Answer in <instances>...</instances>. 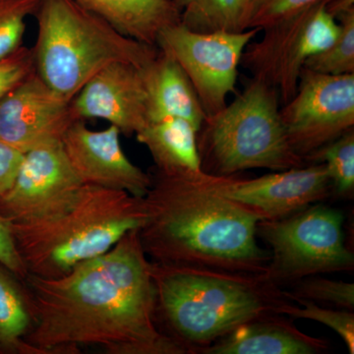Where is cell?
<instances>
[{
	"label": "cell",
	"instance_id": "6da1fadb",
	"mask_svg": "<svg viewBox=\"0 0 354 354\" xmlns=\"http://www.w3.org/2000/svg\"><path fill=\"white\" fill-rule=\"evenodd\" d=\"M34 324L27 342L38 354H186L158 330L152 261L138 230L108 252L79 263L64 276L28 274Z\"/></svg>",
	"mask_w": 354,
	"mask_h": 354
},
{
	"label": "cell",
	"instance_id": "7a4b0ae2",
	"mask_svg": "<svg viewBox=\"0 0 354 354\" xmlns=\"http://www.w3.org/2000/svg\"><path fill=\"white\" fill-rule=\"evenodd\" d=\"M201 172L151 174L138 230L152 262L264 274L269 251L257 242L260 216L209 187Z\"/></svg>",
	"mask_w": 354,
	"mask_h": 354
},
{
	"label": "cell",
	"instance_id": "3957f363",
	"mask_svg": "<svg viewBox=\"0 0 354 354\" xmlns=\"http://www.w3.org/2000/svg\"><path fill=\"white\" fill-rule=\"evenodd\" d=\"M152 274L158 330L186 354L199 353L242 324L279 314L291 301L263 274L155 262Z\"/></svg>",
	"mask_w": 354,
	"mask_h": 354
},
{
	"label": "cell",
	"instance_id": "277c9868",
	"mask_svg": "<svg viewBox=\"0 0 354 354\" xmlns=\"http://www.w3.org/2000/svg\"><path fill=\"white\" fill-rule=\"evenodd\" d=\"M144 218L143 198L84 184L57 215L8 225L28 274L55 279L108 252L128 232L139 230Z\"/></svg>",
	"mask_w": 354,
	"mask_h": 354
},
{
	"label": "cell",
	"instance_id": "5b68a950",
	"mask_svg": "<svg viewBox=\"0 0 354 354\" xmlns=\"http://www.w3.org/2000/svg\"><path fill=\"white\" fill-rule=\"evenodd\" d=\"M35 70L58 94L72 101L100 70L114 62L145 67L157 46L121 34L75 0H39Z\"/></svg>",
	"mask_w": 354,
	"mask_h": 354
},
{
	"label": "cell",
	"instance_id": "8992f818",
	"mask_svg": "<svg viewBox=\"0 0 354 354\" xmlns=\"http://www.w3.org/2000/svg\"><path fill=\"white\" fill-rule=\"evenodd\" d=\"M279 109L276 88L252 77L234 102L207 116L198 131L202 171L236 176L249 169L283 171L306 165L291 148Z\"/></svg>",
	"mask_w": 354,
	"mask_h": 354
},
{
	"label": "cell",
	"instance_id": "52a82bcc",
	"mask_svg": "<svg viewBox=\"0 0 354 354\" xmlns=\"http://www.w3.org/2000/svg\"><path fill=\"white\" fill-rule=\"evenodd\" d=\"M344 223L341 209L320 202L281 220L259 221L257 236L271 248L263 276L279 286L353 271L354 256L346 244Z\"/></svg>",
	"mask_w": 354,
	"mask_h": 354
},
{
	"label": "cell",
	"instance_id": "ba28073f",
	"mask_svg": "<svg viewBox=\"0 0 354 354\" xmlns=\"http://www.w3.org/2000/svg\"><path fill=\"white\" fill-rule=\"evenodd\" d=\"M322 2L262 30V38L251 41L241 65L254 78L276 88L281 104L297 92L300 75L310 57L334 43L339 24Z\"/></svg>",
	"mask_w": 354,
	"mask_h": 354
},
{
	"label": "cell",
	"instance_id": "9c48e42d",
	"mask_svg": "<svg viewBox=\"0 0 354 354\" xmlns=\"http://www.w3.org/2000/svg\"><path fill=\"white\" fill-rule=\"evenodd\" d=\"M259 32H198L180 22L160 35L157 48L180 65L209 116L227 106L228 95L235 91L242 55Z\"/></svg>",
	"mask_w": 354,
	"mask_h": 354
},
{
	"label": "cell",
	"instance_id": "30bf717a",
	"mask_svg": "<svg viewBox=\"0 0 354 354\" xmlns=\"http://www.w3.org/2000/svg\"><path fill=\"white\" fill-rule=\"evenodd\" d=\"M291 148L304 158L354 129V74L304 68L297 92L279 109Z\"/></svg>",
	"mask_w": 354,
	"mask_h": 354
},
{
	"label": "cell",
	"instance_id": "8fae6325",
	"mask_svg": "<svg viewBox=\"0 0 354 354\" xmlns=\"http://www.w3.org/2000/svg\"><path fill=\"white\" fill-rule=\"evenodd\" d=\"M83 185L62 141L39 147L25 153L12 186L0 197V216L8 225L50 218L66 209Z\"/></svg>",
	"mask_w": 354,
	"mask_h": 354
},
{
	"label": "cell",
	"instance_id": "7c38bea8",
	"mask_svg": "<svg viewBox=\"0 0 354 354\" xmlns=\"http://www.w3.org/2000/svg\"><path fill=\"white\" fill-rule=\"evenodd\" d=\"M201 178L221 196L253 212L263 221L281 220L332 195L323 164L305 165L249 179L202 171Z\"/></svg>",
	"mask_w": 354,
	"mask_h": 354
},
{
	"label": "cell",
	"instance_id": "4fadbf2b",
	"mask_svg": "<svg viewBox=\"0 0 354 354\" xmlns=\"http://www.w3.org/2000/svg\"><path fill=\"white\" fill-rule=\"evenodd\" d=\"M71 102L34 72L0 101V140L23 153L62 141L80 120Z\"/></svg>",
	"mask_w": 354,
	"mask_h": 354
},
{
	"label": "cell",
	"instance_id": "5bb4252c",
	"mask_svg": "<svg viewBox=\"0 0 354 354\" xmlns=\"http://www.w3.org/2000/svg\"><path fill=\"white\" fill-rule=\"evenodd\" d=\"M120 135L113 125L92 130L83 120H77L65 132L62 143L81 183L143 198L150 189L152 177L127 158Z\"/></svg>",
	"mask_w": 354,
	"mask_h": 354
},
{
	"label": "cell",
	"instance_id": "9a60e30c",
	"mask_svg": "<svg viewBox=\"0 0 354 354\" xmlns=\"http://www.w3.org/2000/svg\"><path fill=\"white\" fill-rule=\"evenodd\" d=\"M78 120L99 118L131 137L149 123L143 67L114 62L100 70L71 102Z\"/></svg>",
	"mask_w": 354,
	"mask_h": 354
},
{
	"label": "cell",
	"instance_id": "2e32d148",
	"mask_svg": "<svg viewBox=\"0 0 354 354\" xmlns=\"http://www.w3.org/2000/svg\"><path fill=\"white\" fill-rule=\"evenodd\" d=\"M328 342L304 334L291 318L279 314L242 324L199 354H320Z\"/></svg>",
	"mask_w": 354,
	"mask_h": 354
},
{
	"label": "cell",
	"instance_id": "e0dca14e",
	"mask_svg": "<svg viewBox=\"0 0 354 354\" xmlns=\"http://www.w3.org/2000/svg\"><path fill=\"white\" fill-rule=\"evenodd\" d=\"M143 74L148 95L149 122L183 118L199 131L207 114L180 65L158 50L152 62L143 67Z\"/></svg>",
	"mask_w": 354,
	"mask_h": 354
},
{
	"label": "cell",
	"instance_id": "ac0fdd59",
	"mask_svg": "<svg viewBox=\"0 0 354 354\" xmlns=\"http://www.w3.org/2000/svg\"><path fill=\"white\" fill-rule=\"evenodd\" d=\"M121 34L157 46L160 35L181 22V11L172 0H75Z\"/></svg>",
	"mask_w": 354,
	"mask_h": 354
},
{
	"label": "cell",
	"instance_id": "d6986e66",
	"mask_svg": "<svg viewBox=\"0 0 354 354\" xmlns=\"http://www.w3.org/2000/svg\"><path fill=\"white\" fill-rule=\"evenodd\" d=\"M197 135V128L189 121L165 118L149 122L135 136L148 149L155 171L167 176H186L202 171Z\"/></svg>",
	"mask_w": 354,
	"mask_h": 354
},
{
	"label": "cell",
	"instance_id": "ffe728a7",
	"mask_svg": "<svg viewBox=\"0 0 354 354\" xmlns=\"http://www.w3.org/2000/svg\"><path fill=\"white\" fill-rule=\"evenodd\" d=\"M32 324L24 281L0 263V354H38L27 342Z\"/></svg>",
	"mask_w": 354,
	"mask_h": 354
},
{
	"label": "cell",
	"instance_id": "44dd1931",
	"mask_svg": "<svg viewBox=\"0 0 354 354\" xmlns=\"http://www.w3.org/2000/svg\"><path fill=\"white\" fill-rule=\"evenodd\" d=\"M245 0H179L181 23L198 32H242Z\"/></svg>",
	"mask_w": 354,
	"mask_h": 354
},
{
	"label": "cell",
	"instance_id": "7402d4cb",
	"mask_svg": "<svg viewBox=\"0 0 354 354\" xmlns=\"http://www.w3.org/2000/svg\"><path fill=\"white\" fill-rule=\"evenodd\" d=\"M305 164L325 165L332 195L342 199H353L354 129L310 153L305 158Z\"/></svg>",
	"mask_w": 354,
	"mask_h": 354
},
{
	"label": "cell",
	"instance_id": "603a6c76",
	"mask_svg": "<svg viewBox=\"0 0 354 354\" xmlns=\"http://www.w3.org/2000/svg\"><path fill=\"white\" fill-rule=\"evenodd\" d=\"M333 17L339 22V36L326 50L310 57L304 68L329 75L354 74V6L335 11Z\"/></svg>",
	"mask_w": 354,
	"mask_h": 354
},
{
	"label": "cell",
	"instance_id": "cb8c5ba5",
	"mask_svg": "<svg viewBox=\"0 0 354 354\" xmlns=\"http://www.w3.org/2000/svg\"><path fill=\"white\" fill-rule=\"evenodd\" d=\"M291 301L281 305L279 314L291 319H307L327 326L341 337L348 353H354V314L351 310L330 309L316 302L293 297L288 291Z\"/></svg>",
	"mask_w": 354,
	"mask_h": 354
},
{
	"label": "cell",
	"instance_id": "d4e9b609",
	"mask_svg": "<svg viewBox=\"0 0 354 354\" xmlns=\"http://www.w3.org/2000/svg\"><path fill=\"white\" fill-rule=\"evenodd\" d=\"M330 0H245L242 31H260L305 9Z\"/></svg>",
	"mask_w": 354,
	"mask_h": 354
},
{
	"label": "cell",
	"instance_id": "484cf974",
	"mask_svg": "<svg viewBox=\"0 0 354 354\" xmlns=\"http://www.w3.org/2000/svg\"><path fill=\"white\" fill-rule=\"evenodd\" d=\"M39 0H0V58L23 46L26 20L36 15Z\"/></svg>",
	"mask_w": 354,
	"mask_h": 354
},
{
	"label": "cell",
	"instance_id": "4316f807",
	"mask_svg": "<svg viewBox=\"0 0 354 354\" xmlns=\"http://www.w3.org/2000/svg\"><path fill=\"white\" fill-rule=\"evenodd\" d=\"M293 297L313 302L335 305L337 308L354 309V285L346 281L308 277L298 281Z\"/></svg>",
	"mask_w": 354,
	"mask_h": 354
},
{
	"label": "cell",
	"instance_id": "83f0119b",
	"mask_svg": "<svg viewBox=\"0 0 354 354\" xmlns=\"http://www.w3.org/2000/svg\"><path fill=\"white\" fill-rule=\"evenodd\" d=\"M34 72L36 70L32 48L22 46L0 58V101Z\"/></svg>",
	"mask_w": 354,
	"mask_h": 354
},
{
	"label": "cell",
	"instance_id": "f1b7e54d",
	"mask_svg": "<svg viewBox=\"0 0 354 354\" xmlns=\"http://www.w3.org/2000/svg\"><path fill=\"white\" fill-rule=\"evenodd\" d=\"M0 263L6 266L22 281H25L27 278V270L16 249L10 228L1 216H0Z\"/></svg>",
	"mask_w": 354,
	"mask_h": 354
},
{
	"label": "cell",
	"instance_id": "f546056e",
	"mask_svg": "<svg viewBox=\"0 0 354 354\" xmlns=\"http://www.w3.org/2000/svg\"><path fill=\"white\" fill-rule=\"evenodd\" d=\"M24 155L0 140V197L12 186Z\"/></svg>",
	"mask_w": 354,
	"mask_h": 354
},
{
	"label": "cell",
	"instance_id": "4dcf8cb0",
	"mask_svg": "<svg viewBox=\"0 0 354 354\" xmlns=\"http://www.w3.org/2000/svg\"><path fill=\"white\" fill-rule=\"evenodd\" d=\"M172 1L176 2V3L177 4V6H178V1H179V0H172Z\"/></svg>",
	"mask_w": 354,
	"mask_h": 354
}]
</instances>
